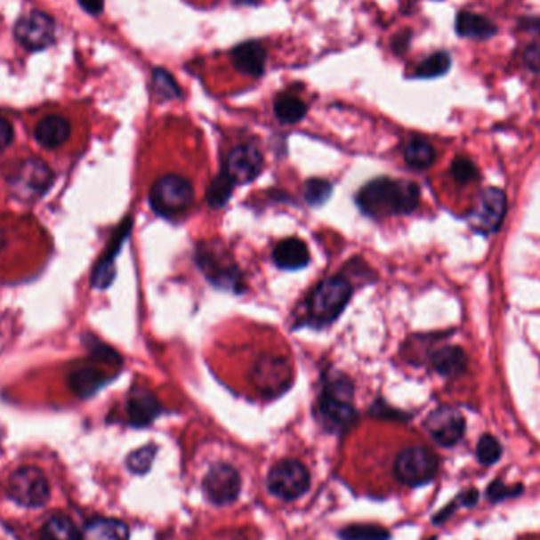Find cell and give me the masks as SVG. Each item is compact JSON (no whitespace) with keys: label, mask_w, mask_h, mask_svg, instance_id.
<instances>
[{"label":"cell","mask_w":540,"mask_h":540,"mask_svg":"<svg viewBox=\"0 0 540 540\" xmlns=\"http://www.w3.org/2000/svg\"><path fill=\"white\" fill-rule=\"evenodd\" d=\"M419 203L421 189L415 182L387 177L367 183L358 195L360 211L375 218L407 215L417 209Z\"/></svg>","instance_id":"6da1fadb"},{"label":"cell","mask_w":540,"mask_h":540,"mask_svg":"<svg viewBox=\"0 0 540 540\" xmlns=\"http://www.w3.org/2000/svg\"><path fill=\"white\" fill-rule=\"evenodd\" d=\"M352 286L343 277H329L321 281L310 295L311 321L319 326L334 323L343 313L351 299Z\"/></svg>","instance_id":"7a4b0ae2"},{"label":"cell","mask_w":540,"mask_h":540,"mask_svg":"<svg viewBox=\"0 0 540 540\" xmlns=\"http://www.w3.org/2000/svg\"><path fill=\"white\" fill-rule=\"evenodd\" d=\"M149 201L152 211L160 217H177L191 207L195 201V189L187 179L177 174H166L152 185Z\"/></svg>","instance_id":"3957f363"},{"label":"cell","mask_w":540,"mask_h":540,"mask_svg":"<svg viewBox=\"0 0 540 540\" xmlns=\"http://www.w3.org/2000/svg\"><path fill=\"white\" fill-rule=\"evenodd\" d=\"M197 262L212 285L230 291H239L242 285L239 269L223 244L207 242L197 246Z\"/></svg>","instance_id":"277c9868"},{"label":"cell","mask_w":540,"mask_h":540,"mask_svg":"<svg viewBox=\"0 0 540 540\" xmlns=\"http://www.w3.org/2000/svg\"><path fill=\"white\" fill-rule=\"evenodd\" d=\"M438 471H439V458L431 450L422 446L401 450L393 466L395 478L407 487H422L430 484L436 478Z\"/></svg>","instance_id":"5b68a950"},{"label":"cell","mask_w":540,"mask_h":540,"mask_svg":"<svg viewBox=\"0 0 540 540\" xmlns=\"http://www.w3.org/2000/svg\"><path fill=\"white\" fill-rule=\"evenodd\" d=\"M310 472L301 462L288 458L272 466L267 476V488L281 501H295L310 490Z\"/></svg>","instance_id":"8992f818"},{"label":"cell","mask_w":540,"mask_h":540,"mask_svg":"<svg viewBox=\"0 0 540 540\" xmlns=\"http://www.w3.org/2000/svg\"><path fill=\"white\" fill-rule=\"evenodd\" d=\"M8 495L18 504L40 507L50 499V482L36 466H22L8 479Z\"/></svg>","instance_id":"52a82bcc"},{"label":"cell","mask_w":540,"mask_h":540,"mask_svg":"<svg viewBox=\"0 0 540 540\" xmlns=\"http://www.w3.org/2000/svg\"><path fill=\"white\" fill-rule=\"evenodd\" d=\"M52 179V171L46 163L30 158L13 169L10 176V187L16 197L30 201L42 197L50 189Z\"/></svg>","instance_id":"ba28073f"},{"label":"cell","mask_w":540,"mask_h":540,"mask_svg":"<svg viewBox=\"0 0 540 540\" xmlns=\"http://www.w3.org/2000/svg\"><path fill=\"white\" fill-rule=\"evenodd\" d=\"M253 376L258 391L267 399H275L288 391L293 384L294 373L286 359L262 356L254 364Z\"/></svg>","instance_id":"9c48e42d"},{"label":"cell","mask_w":540,"mask_h":540,"mask_svg":"<svg viewBox=\"0 0 540 540\" xmlns=\"http://www.w3.org/2000/svg\"><path fill=\"white\" fill-rule=\"evenodd\" d=\"M507 211V197L503 189L488 187L480 191L478 204L470 214V225L480 234H493L498 231Z\"/></svg>","instance_id":"30bf717a"},{"label":"cell","mask_w":540,"mask_h":540,"mask_svg":"<svg viewBox=\"0 0 540 540\" xmlns=\"http://www.w3.org/2000/svg\"><path fill=\"white\" fill-rule=\"evenodd\" d=\"M242 490L239 471L228 463H217L207 471L203 480L206 498L214 505H230L236 503Z\"/></svg>","instance_id":"8fae6325"},{"label":"cell","mask_w":540,"mask_h":540,"mask_svg":"<svg viewBox=\"0 0 540 540\" xmlns=\"http://www.w3.org/2000/svg\"><path fill=\"white\" fill-rule=\"evenodd\" d=\"M423 427L439 446L454 447L463 439L466 421L455 407H441L428 415Z\"/></svg>","instance_id":"7c38bea8"},{"label":"cell","mask_w":540,"mask_h":540,"mask_svg":"<svg viewBox=\"0 0 540 540\" xmlns=\"http://www.w3.org/2000/svg\"><path fill=\"white\" fill-rule=\"evenodd\" d=\"M316 413L324 430L335 435L346 433L358 423V413L352 407V400L338 399L329 393L321 392Z\"/></svg>","instance_id":"4fadbf2b"},{"label":"cell","mask_w":540,"mask_h":540,"mask_svg":"<svg viewBox=\"0 0 540 540\" xmlns=\"http://www.w3.org/2000/svg\"><path fill=\"white\" fill-rule=\"evenodd\" d=\"M56 26L50 14L43 12H30L21 18L16 28L14 36L22 46L30 51H40L48 48L54 43Z\"/></svg>","instance_id":"5bb4252c"},{"label":"cell","mask_w":540,"mask_h":540,"mask_svg":"<svg viewBox=\"0 0 540 540\" xmlns=\"http://www.w3.org/2000/svg\"><path fill=\"white\" fill-rule=\"evenodd\" d=\"M264 157L252 144H240L226 158L225 171L234 183H250L260 176Z\"/></svg>","instance_id":"9a60e30c"},{"label":"cell","mask_w":540,"mask_h":540,"mask_svg":"<svg viewBox=\"0 0 540 540\" xmlns=\"http://www.w3.org/2000/svg\"><path fill=\"white\" fill-rule=\"evenodd\" d=\"M160 413L162 405L154 393L149 392L144 387H134L126 401V415L130 423L133 427H148Z\"/></svg>","instance_id":"2e32d148"},{"label":"cell","mask_w":540,"mask_h":540,"mask_svg":"<svg viewBox=\"0 0 540 540\" xmlns=\"http://www.w3.org/2000/svg\"><path fill=\"white\" fill-rule=\"evenodd\" d=\"M232 63L236 70L246 77H260L266 69L267 52L258 42L242 43L232 50Z\"/></svg>","instance_id":"e0dca14e"},{"label":"cell","mask_w":540,"mask_h":540,"mask_svg":"<svg viewBox=\"0 0 540 540\" xmlns=\"http://www.w3.org/2000/svg\"><path fill=\"white\" fill-rule=\"evenodd\" d=\"M272 258L277 267L283 270H299L309 266L310 252L303 240L289 238L277 244Z\"/></svg>","instance_id":"ac0fdd59"},{"label":"cell","mask_w":540,"mask_h":540,"mask_svg":"<svg viewBox=\"0 0 540 540\" xmlns=\"http://www.w3.org/2000/svg\"><path fill=\"white\" fill-rule=\"evenodd\" d=\"M70 122L60 116H48L38 122L36 140L46 149L60 148L70 138Z\"/></svg>","instance_id":"d6986e66"},{"label":"cell","mask_w":540,"mask_h":540,"mask_svg":"<svg viewBox=\"0 0 540 540\" xmlns=\"http://www.w3.org/2000/svg\"><path fill=\"white\" fill-rule=\"evenodd\" d=\"M430 362L436 372L447 378L462 375L468 367V358L463 350L458 346H442L431 354Z\"/></svg>","instance_id":"ffe728a7"},{"label":"cell","mask_w":540,"mask_h":540,"mask_svg":"<svg viewBox=\"0 0 540 540\" xmlns=\"http://www.w3.org/2000/svg\"><path fill=\"white\" fill-rule=\"evenodd\" d=\"M130 226H132L130 222H125V223H124L119 234H117V236H116V239H114L113 246L109 248L108 254H105V258L100 261L97 267H95L93 275H92V285H93L95 288L105 289L108 288L111 283H113L114 277H116V269H114V256L117 254V252L120 250V246H122V244H124V240L126 239V236H128V232H130Z\"/></svg>","instance_id":"44dd1931"},{"label":"cell","mask_w":540,"mask_h":540,"mask_svg":"<svg viewBox=\"0 0 540 540\" xmlns=\"http://www.w3.org/2000/svg\"><path fill=\"white\" fill-rule=\"evenodd\" d=\"M130 533L124 521L116 519H95L87 523L81 540H128Z\"/></svg>","instance_id":"7402d4cb"},{"label":"cell","mask_w":540,"mask_h":540,"mask_svg":"<svg viewBox=\"0 0 540 540\" xmlns=\"http://www.w3.org/2000/svg\"><path fill=\"white\" fill-rule=\"evenodd\" d=\"M496 26L482 14L463 12L456 16V32L464 38L488 40L496 34Z\"/></svg>","instance_id":"603a6c76"},{"label":"cell","mask_w":540,"mask_h":540,"mask_svg":"<svg viewBox=\"0 0 540 540\" xmlns=\"http://www.w3.org/2000/svg\"><path fill=\"white\" fill-rule=\"evenodd\" d=\"M106 381L108 378L105 375L95 368H79L70 375V386L73 392L83 399L91 397L100 391V387L105 386Z\"/></svg>","instance_id":"cb8c5ba5"},{"label":"cell","mask_w":540,"mask_h":540,"mask_svg":"<svg viewBox=\"0 0 540 540\" xmlns=\"http://www.w3.org/2000/svg\"><path fill=\"white\" fill-rule=\"evenodd\" d=\"M435 148L423 138H413L405 146V162L415 169H427L435 163Z\"/></svg>","instance_id":"d4e9b609"},{"label":"cell","mask_w":540,"mask_h":540,"mask_svg":"<svg viewBox=\"0 0 540 540\" xmlns=\"http://www.w3.org/2000/svg\"><path fill=\"white\" fill-rule=\"evenodd\" d=\"M40 540H81V533L69 517H51L40 531Z\"/></svg>","instance_id":"484cf974"},{"label":"cell","mask_w":540,"mask_h":540,"mask_svg":"<svg viewBox=\"0 0 540 540\" xmlns=\"http://www.w3.org/2000/svg\"><path fill=\"white\" fill-rule=\"evenodd\" d=\"M275 116L283 124L301 122L307 114V105L299 97L291 93H281L274 103Z\"/></svg>","instance_id":"4316f807"},{"label":"cell","mask_w":540,"mask_h":540,"mask_svg":"<svg viewBox=\"0 0 540 540\" xmlns=\"http://www.w3.org/2000/svg\"><path fill=\"white\" fill-rule=\"evenodd\" d=\"M338 537L342 540H391L392 534L386 528L370 523H356L342 528Z\"/></svg>","instance_id":"83f0119b"},{"label":"cell","mask_w":540,"mask_h":540,"mask_svg":"<svg viewBox=\"0 0 540 540\" xmlns=\"http://www.w3.org/2000/svg\"><path fill=\"white\" fill-rule=\"evenodd\" d=\"M450 63H452V59H450L449 52L438 51L419 63V67L415 69V77H423V79L442 77L444 73L449 71Z\"/></svg>","instance_id":"f1b7e54d"},{"label":"cell","mask_w":540,"mask_h":540,"mask_svg":"<svg viewBox=\"0 0 540 540\" xmlns=\"http://www.w3.org/2000/svg\"><path fill=\"white\" fill-rule=\"evenodd\" d=\"M232 189H234V182H232L231 177L226 174L225 169L218 174L214 181H212L207 193H206V199L207 203L211 204L212 207H223L228 199L231 197Z\"/></svg>","instance_id":"f546056e"},{"label":"cell","mask_w":540,"mask_h":540,"mask_svg":"<svg viewBox=\"0 0 540 540\" xmlns=\"http://www.w3.org/2000/svg\"><path fill=\"white\" fill-rule=\"evenodd\" d=\"M479 463L482 466H493L498 463L503 456V446L493 435L480 436L476 449Z\"/></svg>","instance_id":"4dcf8cb0"},{"label":"cell","mask_w":540,"mask_h":540,"mask_svg":"<svg viewBox=\"0 0 540 540\" xmlns=\"http://www.w3.org/2000/svg\"><path fill=\"white\" fill-rule=\"evenodd\" d=\"M157 455V446L148 444L144 447L132 452L126 458V468L132 471L133 474H146L154 463V458Z\"/></svg>","instance_id":"1f68e13d"},{"label":"cell","mask_w":540,"mask_h":540,"mask_svg":"<svg viewBox=\"0 0 540 540\" xmlns=\"http://www.w3.org/2000/svg\"><path fill=\"white\" fill-rule=\"evenodd\" d=\"M152 83H154L155 92L162 99L174 100L182 97V92L179 89L176 79L173 77L169 71L163 70V69H155L154 75H152Z\"/></svg>","instance_id":"d6a6232c"},{"label":"cell","mask_w":540,"mask_h":540,"mask_svg":"<svg viewBox=\"0 0 540 540\" xmlns=\"http://www.w3.org/2000/svg\"><path fill=\"white\" fill-rule=\"evenodd\" d=\"M523 491H525L523 484L507 485L504 484L503 480L496 479L495 482H491V484L487 487L485 495H487V499L490 501L491 504H498L501 501L519 498V496L523 495Z\"/></svg>","instance_id":"836d02e7"},{"label":"cell","mask_w":540,"mask_h":540,"mask_svg":"<svg viewBox=\"0 0 540 540\" xmlns=\"http://www.w3.org/2000/svg\"><path fill=\"white\" fill-rule=\"evenodd\" d=\"M332 185L324 179H310L303 187V195L310 206H323L330 197Z\"/></svg>","instance_id":"e575fe53"},{"label":"cell","mask_w":540,"mask_h":540,"mask_svg":"<svg viewBox=\"0 0 540 540\" xmlns=\"http://www.w3.org/2000/svg\"><path fill=\"white\" fill-rule=\"evenodd\" d=\"M450 171H452V176L455 177V181L462 183L472 182L479 177L478 166L471 162L470 158H463V157L454 160Z\"/></svg>","instance_id":"d590c367"},{"label":"cell","mask_w":540,"mask_h":540,"mask_svg":"<svg viewBox=\"0 0 540 540\" xmlns=\"http://www.w3.org/2000/svg\"><path fill=\"white\" fill-rule=\"evenodd\" d=\"M13 126L5 117L0 116V152L12 144L13 141Z\"/></svg>","instance_id":"8d00e7d4"},{"label":"cell","mask_w":540,"mask_h":540,"mask_svg":"<svg viewBox=\"0 0 540 540\" xmlns=\"http://www.w3.org/2000/svg\"><path fill=\"white\" fill-rule=\"evenodd\" d=\"M462 507H472V505L478 504L479 501V490L476 488H470V490H464L456 496Z\"/></svg>","instance_id":"74e56055"},{"label":"cell","mask_w":540,"mask_h":540,"mask_svg":"<svg viewBox=\"0 0 540 540\" xmlns=\"http://www.w3.org/2000/svg\"><path fill=\"white\" fill-rule=\"evenodd\" d=\"M79 5L85 8L87 13L99 14L103 12L105 0H79Z\"/></svg>","instance_id":"f35d334b"},{"label":"cell","mask_w":540,"mask_h":540,"mask_svg":"<svg viewBox=\"0 0 540 540\" xmlns=\"http://www.w3.org/2000/svg\"><path fill=\"white\" fill-rule=\"evenodd\" d=\"M528 65L529 67H533V69H540V50L539 48H531V50L527 52Z\"/></svg>","instance_id":"ab89813d"},{"label":"cell","mask_w":540,"mask_h":540,"mask_svg":"<svg viewBox=\"0 0 540 540\" xmlns=\"http://www.w3.org/2000/svg\"><path fill=\"white\" fill-rule=\"evenodd\" d=\"M428 540H436V537H431V539H428Z\"/></svg>","instance_id":"60d3db41"}]
</instances>
